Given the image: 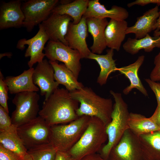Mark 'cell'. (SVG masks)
<instances>
[{"mask_svg":"<svg viewBox=\"0 0 160 160\" xmlns=\"http://www.w3.org/2000/svg\"><path fill=\"white\" fill-rule=\"evenodd\" d=\"M79 102L66 89L58 88L44 100L39 114L50 127L70 123L78 119Z\"/></svg>","mask_w":160,"mask_h":160,"instance_id":"cell-1","label":"cell"},{"mask_svg":"<svg viewBox=\"0 0 160 160\" xmlns=\"http://www.w3.org/2000/svg\"><path fill=\"white\" fill-rule=\"evenodd\" d=\"M70 92L72 97L80 103L76 111L79 117L84 115L95 116L106 126L110 122L113 108L111 99L100 96L88 87H84Z\"/></svg>","mask_w":160,"mask_h":160,"instance_id":"cell-2","label":"cell"},{"mask_svg":"<svg viewBox=\"0 0 160 160\" xmlns=\"http://www.w3.org/2000/svg\"><path fill=\"white\" fill-rule=\"evenodd\" d=\"M106 125L99 118L90 116L88 125L78 142L67 152L72 160H80L96 153L108 140Z\"/></svg>","mask_w":160,"mask_h":160,"instance_id":"cell-3","label":"cell"},{"mask_svg":"<svg viewBox=\"0 0 160 160\" xmlns=\"http://www.w3.org/2000/svg\"><path fill=\"white\" fill-rule=\"evenodd\" d=\"M110 92L114 99L115 103L111 121L106 126L108 142L102 148L100 154L105 159H108L112 148L119 142L125 131L129 129L128 121L130 113L127 104L121 93L112 90Z\"/></svg>","mask_w":160,"mask_h":160,"instance_id":"cell-4","label":"cell"},{"mask_svg":"<svg viewBox=\"0 0 160 160\" xmlns=\"http://www.w3.org/2000/svg\"><path fill=\"white\" fill-rule=\"evenodd\" d=\"M90 117L84 115L68 124L50 127V143L57 151L67 152L81 137Z\"/></svg>","mask_w":160,"mask_h":160,"instance_id":"cell-5","label":"cell"},{"mask_svg":"<svg viewBox=\"0 0 160 160\" xmlns=\"http://www.w3.org/2000/svg\"><path fill=\"white\" fill-rule=\"evenodd\" d=\"M39 99V95L36 92L16 94L12 100L16 107L11 118L12 124L17 127L36 119L40 111Z\"/></svg>","mask_w":160,"mask_h":160,"instance_id":"cell-6","label":"cell"},{"mask_svg":"<svg viewBox=\"0 0 160 160\" xmlns=\"http://www.w3.org/2000/svg\"><path fill=\"white\" fill-rule=\"evenodd\" d=\"M17 133L27 151L50 143V127L40 116L17 127Z\"/></svg>","mask_w":160,"mask_h":160,"instance_id":"cell-7","label":"cell"},{"mask_svg":"<svg viewBox=\"0 0 160 160\" xmlns=\"http://www.w3.org/2000/svg\"><path fill=\"white\" fill-rule=\"evenodd\" d=\"M45 56L50 61H60L72 71L78 79L81 69V55L60 41H49L44 49Z\"/></svg>","mask_w":160,"mask_h":160,"instance_id":"cell-8","label":"cell"},{"mask_svg":"<svg viewBox=\"0 0 160 160\" xmlns=\"http://www.w3.org/2000/svg\"><path fill=\"white\" fill-rule=\"evenodd\" d=\"M58 0H29L22 4L25 19L23 26L28 32L41 24L49 17Z\"/></svg>","mask_w":160,"mask_h":160,"instance_id":"cell-9","label":"cell"},{"mask_svg":"<svg viewBox=\"0 0 160 160\" xmlns=\"http://www.w3.org/2000/svg\"><path fill=\"white\" fill-rule=\"evenodd\" d=\"M109 160H143L138 137L127 129L111 149Z\"/></svg>","mask_w":160,"mask_h":160,"instance_id":"cell-10","label":"cell"},{"mask_svg":"<svg viewBox=\"0 0 160 160\" xmlns=\"http://www.w3.org/2000/svg\"><path fill=\"white\" fill-rule=\"evenodd\" d=\"M39 31L35 36L28 39H20L16 46L17 49L23 50L25 48V46L28 45L24 56L26 57H30L28 63L29 68H32L35 64L43 60L45 55L43 51L44 50L45 44L49 41L48 37L41 24H39Z\"/></svg>","mask_w":160,"mask_h":160,"instance_id":"cell-11","label":"cell"},{"mask_svg":"<svg viewBox=\"0 0 160 160\" xmlns=\"http://www.w3.org/2000/svg\"><path fill=\"white\" fill-rule=\"evenodd\" d=\"M54 69L47 59L38 64L34 69L33 80L40 90V95L44 96L47 100L58 88L59 84L55 81Z\"/></svg>","mask_w":160,"mask_h":160,"instance_id":"cell-12","label":"cell"},{"mask_svg":"<svg viewBox=\"0 0 160 160\" xmlns=\"http://www.w3.org/2000/svg\"><path fill=\"white\" fill-rule=\"evenodd\" d=\"M86 18L82 17L80 22L75 24L72 22L69 24L65 39L68 46L77 50L81 58H87L91 52L88 47L86 39L88 36Z\"/></svg>","mask_w":160,"mask_h":160,"instance_id":"cell-13","label":"cell"},{"mask_svg":"<svg viewBox=\"0 0 160 160\" xmlns=\"http://www.w3.org/2000/svg\"><path fill=\"white\" fill-rule=\"evenodd\" d=\"M73 20L72 18L66 15L52 13L41 24L49 38V41H60L68 46L65 39L68 26Z\"/></svg>","mask_w":160,"mask_h":160,"instance_id":"cell-14","label":"cell"},{"mask_svg":"<svg viewBox=\"0 0 160 160\" xmlns=\"http://www.w3.org/2000/svg\"><path fill=\"white\" fill-rule=\"evenodd\" d=\"M20 0L3 2L0 7V30L23 26L25 17Z\"/></svg>","mask_w":160,"mask_h":160,"instance_id":"cell-15","label":"cell"},{"mask_svg":"<svg viewBox=\"0 0 160 160\" xmlns=\"http://www.w3.org/2000/svg\"><path fill=\"white\" fill-rule=\"evenodd\" d=\"M129 16L127 10L124 7L113 6L107 9L99 0H89L87 9L83 17L86 18L93 17L98 19L110 18L118 20H125Z\"/></svg>","mask_w":160,"mask_h":160,"instance_id":"cell-16","label":"cell"},{"mask_svg":"<svg viewBox=\"0 0 160 160\" xmlns=\"http://www.w3.org/2000/svg\"><path fill=\"white\" fill-rule=\"evenodd\" d=\"M88 31L92 36L93 43L90 47L91 52L100 55L106 48L105 31L108 23L107 18L98 19L93 17L86 18Z\"/></svg>","mask_w":160,"mask_h":160,"instance_id":"cell-17","label":"cell"},{"mask_svg":"<svg viewBox=\"0 0 160 160\" xmlns=\"http://www.w3.org/2000/svg\"><path fill=\"white\" fill-rule=\"evenodd\" d=\"M159 6L157 5L146 11L143 15L137 18L134 25L128 27L126 34H135L136 39H140L145 37L152 31L159 17Z\"/></svg>","mask_w":160,"mask_h":160,"instance_id":"cell-18","label":"cell"},{"mask_svg":"<svg viewBox=\"0 0 160 160\" xmlns=\"http://www.w3.org/2000/svg\"><path fill=\"white\" fill-rule=\"evenodd\" d=\"M128 23L125 20L111 19L105 28V35L107 47L119 51L126 37Z\"/></svg>","mask_w":160,"mask_h":160,"instance_id":"cell-19","label":"cell"},{"mask_svg":"<svg viewBox=\"0 0 160 160\" xmlns=\"http://www.w3.org/2000/svg\"><path fill=\"white\" fill-rule=\"evenodd\" d=\"M34 69L33 67L29 68L18 76H8L4 79L10 94H16L25 91H39V89L34 84L33 80Z\"/></svg>","mask_w":160,"mask_h":160,"instance_id":"cell-20","label":"cell"},{"mask_svg":"<svg viewBox=\"0 0 160 160\" xmlns=\"http://www.w3.org/2000/svg\"><path fill=\"white\" fill-rule=\"evenodd\" d=\"M145 58L144 55L139 56L134 63L128 65L118 68L117 71L124 74L129 80L130 84L123 90L125 95L128 94L134 88L138 90L146 97L148 96L147 91L143 85L138 75V71Z\"/></svg>","mask_w":160,"mask_h":160,"instance_id":"cell-21","label":"cell"},{"mask_svg":"<svg viewBox=\"0 0 160 160\" xmlns=\"http://www.w3.org/2000/svg\"><path fill=\"white\" fill-rule=\"evenodd\" d=\"M138 138L143 160H160V130Z\"/></svg>","mask_w":160,"mask_h":160,"instance_id":"cell-22","label":"cell"},{"mask_svg":"<svg viewBox=\"0 0 160 160\" xmlns=\"http://www.w3.org/2000/svg\"><path fill=\"white\" fill-rule=\"evenodd\" d=\"M17 127L12 124L0 132V145L22 158L27 153V150L17 133Z\"/></svg>","mask_w":160,"mask_h":160,"instance_id":"cell-23","label":"cell"},{"mask_svg":"<svg viewBox=\"0 0 160 160\" xmlns=\"http://www.w3.org/2000/svg\"><path fill=\"white\" fill-rule=\"evenodd\" d=\"M114 50L107 49L105 55L95 54L91 52L87 59L95 60L99 65L100 71L97 78V83L102 86L106 84L108 78L112 72L117 71L116 60L113 58Z\"/></svg>","mask_w":160,"mask_h":160,"instance_id":"cell-24","label":"cell"},{"mask_svg":"<svg viewBox=\"0 0 160 160\" xmlns=\"http://www.w3.org/2000/svg\"><path fill=\"white\" fill-rule=\"evenodd\" d=\"M49 61L54 69L55 80L59 85H63L70 92L84 87L64 63L59 64L57 61Z\"/></svg>","mask_w":160,"mask_h":160,"instance_id":"cell-25","label":"cell"},{"mask_svg":"<svg viewBox=\"0 0 160 160\" xmlns=\"http://www.w3.org/2000/svg\"><path fill=\"white\" fill-rule=\"evenodd\" d=\"M156 47L160 48V36H151L149 34L140 39L129 38L123 45L125 51L132 55L137 54L141 49L150 52Z\"/></svg>","mask_w":160,"mask_h":160,"instance_id":"cell-26","label":"cell"},{"mask_svg":"<svg viewBox=\"0 0 160 160\" xmlns=\"http://www.w3.org/2000/svg\"><path fill=\"white\" fill-rule=\"evenodd\" d=\"M89 1V0H75L67 4L57 5L51 13L68 15L72 19L73 23L76 24L80 22L85 12Z\"/></svg>","mask_w":160,"mask_h":160,"instance_id":"cell-27","label":"cell"},{"mask_svg":"<svg viewBox=\"0 0 160 160\" xmlns=\"http://www.w3.org/2000/svg\"><path fill=\"white\" fill-rule=\"evenodd\" d=\"M128 123L129 129L138 137L160 130L150 117L146 118L140 114L130 113Z\"/></svg>","mask_w":160,"mask_h":160,"instance_id":"cell-28","label":"cell"},{"mask_svg":"<svg viewBox=\"0 0 160 160\" xmlns=\"http://www.w3.org/2000/svg\"><path fill=\"white\" fill-rule=\"evenodd\" d=\"M57 150L50 143L28 150L32 160H54Z\"/></svg>","mask_w":160,"mask_h":160,"instance_id":"cell-29","label":"cell"},{"mask_svg":"<svg viewBox=\"0 0 160 160\" xmlns=\"http://www.w3.org/2000/svg\"><path fill=\"white\" fill-rule=\"evenodd\" d=\"M4 78L1 71H0V104L5 110L9 113L7 105V100L9 99L8 87L5 82Z\"/></svg>","mask_w":160,"mask_h":160,"instance_id":"cell-30","label":"cell"},{"mask_svg":"<svg viewBox=\"0 0 160 160\" xmlns=\"http://www.w3.org/2000/svg\"><path fill=\"white\" fill-rule=\"evenodd\" d=\"M12 124L11 118L9 116V113L0 105V132L7 129Z\"/></svg>","mask_w":160,"mask_h":160,"instance_id":"cell-31","label":"cell"},{"mask_svg":"<svg viewBox=\"0 0 160 160\" xmlns=\"http://www.w3.org/2000/svg\"><path fill=\"white\" fill-rule=\"evenodd\" d=\"M155 66L150 74V79L154 81H160V51L155 57Z\"/></svg>","mask_w":160,"mask_h":160,"instance_id":"cell-32","label":"cell"},{"mask_svg":"<svg viewBox=\"0 0 160 160\" xmlns=\"http://www.w3.org/2000/svg\"><path fill=\"white\" fill-rule=\"evenodd\" d=\"M21 159L13 152L0 145V160H20Z\"/></svg>","mask_w":160,"mask_h":160,"instance_id":"cell-33","label":"cell"},{"mask_svg":"<svg viewBox=\"0 0 160 160\" xmlns=\"http://www.w3.org/2000/svg\"><path fill=\"white\" fill-rule=\"evenodd\" d=\"M145 81L155 94L157 105L160 106V82H158L151 80L150 79H145Z\"/></svg>","mask_w":160,"mask_h":160,"instance_id":"cell-34","label":"cell"},{"mask_svg":"<svg viewBox=\"0 0 160 160\" xmlns=\"http://www.w3.org/2000/svg\"><path fill=\"white\" fill-rule=\"evenodd\" d=\"M150 4H156L159 6H160V0H136L128 3L127 7H130L135 5L143 6Z\"/></svg>","mask_w":160,"mask_h":160,"instance_id":"cell-35","label":"cell"},{"mask_svg":"<svg viewBox=\"0 0 160 160\" xmlns=\"http://www.w3.org/2000/svg\"><path fill=\"white\" fill-rule=\"evenodd\" d=\"M150 118L160 129V106L157 105L156 108Z\"/></svg>","mask_w":160,"mask_h":160,"instance_id":"cell-36","label":"cell"},{"mask_svg":"<svg viewBox=\"0 0 160 160\" xmlns=\"http://www.w3.org/2000/svg\"><path fill=\"white\" fill-rule=\"evenodd\" d=\"M54 160H72L67 152L57 151Z\"/></svg>","mask_w":160,"mask_h":160,"instance_id":"cell-37","label":"cell"},{"mask_svg":"<svg viewBox=\"0 0 160 160\" xmlns=\"http://www.w3.org/2000/svg\"><path fill=\"white\" fill-rule=\"evenodd\" d=\"M80 160H109L103 158L100 154L97 153L87 156Z\"/></svg>","mask_w":160,"mask_h":160,"instance_id":"cell-38","label":"cell"},{"mask_svg":"<svg viewBox=\"0 0 160 160\" xmlns=\"http://www.w3.org/2000/svg\"><path fill=\"white\" fill-rule=\"evenodd\" d=\"M159 17L154 27L153 30H155L154 32H157L160 30V10L159 11Z\"/></svg>","mask_w":160,"mask_h":160,"instance_id":"cell-39","label":"cell"},{"mask_svg":"<svg viewBox=\"0 0 160 160\" xmlns=\"http://www.w3.org/2000/svg\"><path fill=\"white\" fill-rule=\"evenodd\" d=\"M12 54L11 52H6L4 53H1L0 54V59H1L3 57L5 56H7L8 57H11Z\"/></svg>","mask_w":160,"mask_h":160,"instance_id":"cell-40","label":"cell"},{"mask_svg":"<svg viewBox=\"0 0 160 160\" xmlns=\"http://www.w3.org/2000/svg\"><path fill=\"white\" fill-rule=\"evenodd\" d=\"M20 160H32L31 156L27 153L23 158H21Z\"/></svg>","mask_w":160,"mask_h":160,"instance_id":"cell-41","label":"cell"},{"mask_svg":"<svg viewBox=\"0 0 160 160\" xmlns=\"http://www.w3.org/2000/svg\"><path fill=\"white\" fill-rule=\"evenodd\" d=\"M72 1H72L68 0H62L59 1L60 4H67L71 3Z\"/></svg>","mask_w":160,"mask_h":160,"instance_id":"cell-42","label":"cell"},{"mask_svg":"<svg viewBox=\"0 0 160 160\" xmlns=\"http://www.w3.org/2000/svg\"><path fill=\"white\" fill-rule=\"evenodd\" d=\"M153 35V36H160V30L157 32H154Z\"/></svg>","mask_w":160,"mask_h":160,"instance_id":"cell-43","label":"cell"},{"mask_svg":"<svg viewBox=\"0 0 160 160\" xmlns=\"http://www.w3.org/2000/svg\"></svg>","mask_w":160,"mask_h":160,"instance_id":"cell-44","label":"cell"}]
</instances>
